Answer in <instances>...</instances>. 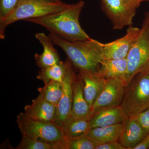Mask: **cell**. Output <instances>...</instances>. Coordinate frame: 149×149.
I'll list each match as a JSON object with an SVG mask.
<instances>
[{"label": "cell", "instance_id": "7402d4cb", "mask_svg": "<svg viewBox=\"0 0 149 149\" xmlns=\"http://www.w3.org/2000/svg\"><path fill=\"white\" fill-rule=\"evenodd\" d=\"M39 95L45 100L57 107L62 95V85L56 81H51L42 88L38 89Z\"/></svg>", "mask_w": 149, "mask_h": 149}, {"label": "cell", "instance_id": "9a60e30c", "mask_svg": "<svg viewBox=\"0 0 149 149\" xmlns=\"http://www.w3.org/2000/svg\"><path fill=\"white\" fill-rule=\"evenodd\" d=\"M127 118L120 106L104 109L94 113L90 120V129L122 123Z\"/></svg>", "mask_w": 149, "mask_h": 149}, {"label": "cell", "instance_id": "d4e9b609", "mask_svg": "<svg viewBox=\"0 0 149 149\" xmlns=\"http://www.w3.org/2000/svg\"><path fill=\"white\" fill-rule=\"evenodd\" d=\"M144 130L149 133V108L140 113L134 117Z\"/></svg>", "mask_w": 149, "mask_h": 149}, {"label": "cell", "instance_id": "4dcf8cb0", "mask_svg": "<svg viewBox=\"0 0 149 149\" xmlns=\"http://www.w3.org/2000/svg\"><path fill=\"white\" fill-rule=\"evenodd\" d=\"M146 1H147L149 2V0H139V2L140 4H141V3H142V2Z\"/></svg>", "mask_w": 149, "mask_h": 149}, {"label": "cell", "instance_id": "277c9868", "mask_svg": "<svg viewBox=\"0 0 149 149\" xmlns=\"http://www.w3.org/2000/svg\"><path fill=\"white\" fill-rule=\"evenodd\" d=\"M120 107L127 118L136 116L149 108V75L141 72L125 87Z\"/></svg>", "mask_w": 149, "mask_h": 149}, {"label": "cell", "instance_id": "ba28073f", "mask_svg": "<svg viewBox=\"0 0 149 149\" xmlns=\"http://www.w3.org/2000/svg\"><path fill=\"white\" fill-rule=\"evenodd\" d=\"M103 11L111 21L114 29L133 25L136 9L123 0H101Z\"/></svg>", "mask_w": 149, "mask_h": 149}, {"label": "cell", "instance_id": "3957f363", "mask_svg": "<svg viewBox=\"0 0 149 149\" xmlns=\"http://www.w3.org/2000/svg\"><path fill=\"white\" fill-rule=\"evenodd\" d=\"M70 4L46 0H20L5 19L0 22V39L5 38L6 29L17 21L39 18L63 10Z\"/></svg>", "mask_w": 149, "mask_h": 149}, {"label": "cell", "instance_id": "f546056e", "mask_svg": "<svg viewBox=\"0 0 149 149\" xmlns=\"http://www.w3.org/2000/svg\"><path fill=\"white\" fill-rule=\"evenodd\" d=\"M46 1H50L54 2H59L61 1V0H46Z\"/></svg>", "mask_w": 149, "mask_h": 149}, {"label": "cell", "instance_id": "52a82bcc", "mask_svg": "<svg viewBox=\"0 0 149 149\" xmlns=\"http://www.w3.org/2000/svg\"><path fill=\"white\" fill-rule=\"evenodd\" d=\"M126 86L125 81L121 79H105L103 88L91 108L94 113L104 109L120 106Z\"/></svg>", "mask_w": 149, "mask_h": 149}, {"label": "cell", "instance_id": "603a6c76", "mask_svg": "<svg viewBox=\"0 0 149 149\" xmlns=\"http://www.w3.org/2000/svg\"><path fill=\"white\" fill-rule=\"evenodd\" d=\"M99 144L83 136L80 138L69 139L68 149H96Z\"/></svg>", "mask_w": 149, "mask_h": 149}, {"label": "cell", "instance_id": "7a4b0ae2", "mask_svg": "<svg viewBox=\"0 0 149 149\" xmlns=\"http://www.w3.org/2000/svg\"><path fill=\"white\" fill-rule=\"evenodd\" d=\"M54 45L61 49L79 72L97 73L103 59V43L91 38L83 41L70 42L50 33Z\"/></svg>", "mask_w": 149, "mask_h": 149}, {"label": "cell", "instance_id": "ffe728a7", "mask_svg": "<svg viewBox=\"0 0 149 149\" xmlns=\"http://www.w3.org/2000/svg\"><path fill=\"white\" fill-rule=\"evenodd\" d=\"M68 59L65 62L61 61L53 66L41 69L37 76V79L42 80L44 85L51 81L62 83L66 73Z\"/></svg>", "mask_w": 149, "mask_h": 149}, {"label": "cell", "instance_id": "8992f818", "mask_svg": "<svg viewBox=\"0 0 149 149\" xmlns=\"http://www.w3.org/2000/svg\"><path fill=\"white\" fill-rule=\"evenodd\" d=\"M16 122L22 136L52 143L68 139L62 128L54 122L33 120L26 117L23 112L17 115Z\"/></svg>", "mask_w": 149, "mask_h": 149}, {"label": "cell", "instance_id": "4316f807", "mask_svg": "<svg viewBox=\"0 0 149 149\" xmlns=\"http://www.w3.org/2000/svg\"><path fill=\"white\" fill-rule=\"evenodd\" d=\"M149 148V133L133 149H147Z\"/></svg>", "mask_w": 149, "mask_h": 149}, {"label": "cell", "instance_id": "2e32d148", "mask_svg": "<svg viewBox=\"0 0 149 149\" xmlns=\"http://www.w3.org/2000/svg\"><path fill=\"white\" fill-rule=\"evenodd\" d=\"M127 72L126 58L103 59L97 74L104 79L118 78L124 80L125 82Z\"/></svg>", "mask_w": 149, "mask_h": 149}, {"label": "cell", "instance_id": "8fae6325", "mask_svg": "<svg viewBox=\"0 0 149 149\" xmlns=\"http://www.w3.org/2000/svg\"><path fill=\"white\" fill-rule=\"evenodd\" d=\"M56 107L42 98L40 95L25 106L23 114L33 120L54 122Z\"/></svg>", "mask_w": 149, "mask_h": 149}, {"label": "cell", "instance_id": "7c38bea8", "mask_svg": "<svg viewBox=\"0 0 149 149\" xmlns=\"http://www.w3.org/2000/svg\"><path fill=\"white\" fill-rule=\"evenodd\" d=\"M73 92L71 115L77 118L91 120L94 113L84 96L83 80L80 74L74 80Z\"/></svg>", "mask_w": 149, "mask_h": 149}, {"label": "cell", "instance_id": "83f0119b", "mask_svg": "<svg viewBox=\"0 0 149 149\" xmlns=\"http://www.w3.org/2000/svg\"><path fill=\"white\" fill-rule=\"evenodd\" d=\"M123 1L131 7L135 9H137L141 4L139 2V0H123Z\"/></svg>", "mask_w": 149, "mask_h": 149}, {"label": "cell", "instance_id": "cb8c5ba5", "mask_svg": "<svg viewBox=\"0 0 149 149\" xmlns=\"http://www.w3.org/2000/svg\"><path fill=\"white\" fill-rule=\"evenodd\" d=\"M20 0H0V22L5 19Z\"/></svg>", "mask_w": 149, "mask_h": 149}, {"label": "cell", "instance_id": "d6986e66", "mask_svg": "<svg viewBox=\"0 0 149 149\" xmlns=\"http://www.w3.org/2000/svg\"><path fill=\"white\" fill-rule=\"evenodd\" d=\"M90 120L77 118L71 115L62 128L67 138L73 139L85 136L90 130Z\"/></svg>", "mask_w": 149, "mask_h": 149}, {"label": "cell", "instance_id": "30bf717a", "mask_svg": "<svg viewBox=\"0 0 149 149\" xmlns=\"http://www.w3.org/2000/svg\"><path fill=\"white\" fill-rule=\"evenodd\" d=\"M140 28L129 26L123 37L103 45V59L126 58L136 42Z\"/></svg>", "mask_w": 149, "mask_h": 149}, {"label": "cell", "instance_id": "5bb4252c", "mask_svg": "<svg viewBox=\"0 0 149 149\" xmlns=\"http://www.w3.org/2000/svg\"><path fill=\"white\" fill-rule=\"evenodd\" d=\"M148 134L135 118H127L123 122L119 141L126 149H133Z\"/></svg>", "mask_w": 149, "mask_h": 149}, {"label": "cell", "instance_id": "ac0fdd59", "mask_svg": "<svg viewBox=\"0 0 149 149\" xmlns=\"http://www.w3.org/2000/svg\"><path fill=\"white\" fill-rule=\"evenodd\" d=\"M83 82V93L86 101L92 108L104 85L105 79L97 73L79 72Z\"/></svg>", "mask_w": 149, "mask_h": 149}, {"label": "cell", "instance_id": "44dd1931", "mask_svg": "<svg viewBox=\"0 0 149 149\" xmlns=\"http://www.w3.org/2000/svg\"><path fill=\"white\" fill-rule=\"evenodd\" d=\"M16 149H67V139L60 143H52L26 136H22Z\"/></svg>", "mask_w": 149, "mask_h": 149}, {"label": "cell", "instance_id": "5b68a950", "mask_svg": "<svg viewBox=\"0 0 149 149\" xmlns=\"http://www.w3.org/2000/svg\"><path fill=\"white\" fill-rule=\"evenodd\" d=\"M127 72L125 77L126 85L136 75L143 72L149 65V15L145 14L136 42L127 58Z\"/></svg>", "mask_w": 149, "mask_h": 149}, {"label": "cell", "instance_id": "f1b7e54d", "mask_svg": "<svg viewBox=\"0 0 149 149\" xmlns=\"http://www.w3.org/2000/svg\"><path fill=\"white\" fill-rule=\"evenodd\" d=\"M143 72H145V73H147V74L149 75V65L148 66V67L145 70V71Z\"/></svg>", "mask_w": 149, "mask_h": 149}, {"label": "cell", "instance_id": "4fadbf2b", "mask_svg": "<svg viewBox=\"0 0 149 149\" xmlns=\"http://www.w3.org/2000/svg\"><path fill=\"white\" fill-rule=\"evenodd\" d=\"M35 38L43 48L41 54H35V62L41 69L47 68L57 64L61 61L58 53L54 47V43L49 37L43 32L36 33Z\"/></svg>", "mask_w": 149, "mask_h": 149}, {"label": "cell", "instance_id": "484cf974", "mask_svg": "<svg viewBox=\"0 0 149 149\" xmlns=\"http://www.w3.org/2000/svg\"><path fill=\"white\" fill-rule=\"evenodd\" d=\"M96 149H126L119 141L99 144Z\"/></svg>", "mask_w": 149, "mask_h": 149}, {"label": "cell", "instance_id": "e0dca14e", "mask_svg": "<svg viewBox=\"0 0 149 149\" xmlns=\"http://www.w3.org/2000/svg\"><path fill=\"white\" fill-rule=\"evenodd\" d=\"M123 123L102 127L91 128L85 136L99 144L119 141Z\"/></svg>", "mask_w": 149, "mask_h": 149}, {"label": "cell", "instance_id": "6da1fadb", "mask_svg": "<svg viewBox=\"0 0 149 149\" xmlns=\"http://www.w3.org/2000/svg\"><path fill=\"white\" fill-rule=\"evenodd\" d=\"M85 5L82 0L73 4L63 10L49 15L30 19L25 21L41 25L50 33L70 42L88 40L91 37L80 25L79 17Z\"/></svg>", "mask_w": 149, "mask_h": 149}, {"label": "cell", "instance_id": "1f68e13d", "mask_svg": "<svg viewBox=\"0 0 149 149\" xmlns=\"http://www.w3.org/2000/svg\"><path fill=\"white\" fill-rule=\"evenodd\" d=\"M148 14H149V12H148Z\"/></svg>", "mask_w": 149, "mask_h": 149}, {"label": "cell", "instance_id": "9c48e42d", "mask_svg": "<svg viewBox=\"0 0 149 149\" xmlns=\"http://www.w3.org/2000/svg\"><path fill=\"white\" fill-rule=\"evenodd\" d=\"M71 62L68 60L66 73L62 85V95L56 109L54 122L62 127L65 120L71 116L73 102V84L77 75Z\"/></svg>", "mask_w": 149, "mask_h": 149}]
</instances>
